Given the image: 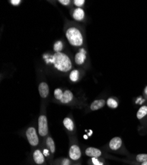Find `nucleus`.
I'll return each instance as SVG.
<instances>
[{
	"label": "nucleus",
	"instance_id": "f257e3e1",
	"mask_svg": "<svg viewBox=\"0 0 147 165\" xmlns=\"http://www.w3.org/2000/svg\"><path fill=\"white\" fill-rule=\"evenodd\" d=\"M43 58L47 64H52L60 72L66 73L72 68L70 58L63 52H56L52 55L44 54Z\"/></svg>",
	"mask_w": 147,
	"mask_h": 165
},
{
	"label": "nucleus",
	"instance_id": "f03ea898",
	"mask_svg": "<svg viewBox=\"0 0 147 165\" xmlns=\"http://www.w3.org/2000/svg\"><path fill=\"white\" fill-rule=\"evenodd\" d=\"M66 37L69 44L75 47H79L83 44V37L81 31L77 27H71L67 29Z\"/></svg>",
	"mask_w": 147,
	"mask_h": 165
},
{
	"label": "nucleus",
	"instance_id": "7ed1b4c3",
	"mask_svg": "<svg viewBox=\"0 0 147 165\" xmlns=\"http://www.w3.org/2000/svg\"><path fill=\"white\" fill-rule=\"evenodd\" d=\"M48 118L45 114H40L38 120V133L40 137L45 138L48 135Z\"/></svg>",
	"mask_w": 147,
	"mask_h": 165
},
{
	"label": "nucleus",
	"instance_id": "20e7f679",
	"mask_svg": "<svg viewBox=\"0 0 147 165\" xmlns=\"http://www.w3.org/2000/svg\"><path fill=\"white\" fill-rule=\"evenodd\" d=\"M38 135V133L34 127L31 126L27 128L26 131V137L29 144L32 147H37L39 145L40 139Z\"/></svg>",
	"mask_w": 147,
	"mask_h": 165
},
{
	"label": "nucleus",
	"instance_id": "39448f33",
	"mask_svg": "<svg viewBox=\"0 0 147 165\" xmlns=\"http://www.w3.org/2000/svg\"><path fill=\"white\" fill-rule=\"evenodd\" d=\"M82 152L79 146L77 144L71 145L69 150V157L71 161H77L81 158Z\"/></svg>",
	"mask_w": 147,
	"mask_h": 165
},
{
	"label": "nucleus",
	"instance_id": "423d86ee",
	"mask_svg": "<svg viewBox=\"0 0 147 165\" xmlns=\"http://www.w3.org/2000/svg\"><path fill=\"white\" fill-rule=\"evenodd\" d=\"M34 162L38 165H42L46 163V157L42 150L37 149L34 150L32 154Z\"/></svg>",
	"mask_w": 147,
	"mask_h": 165
},
{
	"label": "nucleus",
	"instance_id": "0eeeda50",
	"mask_svg": "<svg viewBox=\"0 0 147 165\" xmlns=\"http://www.w3.org/2000/svg\"><path fill=\"white\" fill-rule=\"evenodd\" d=\"M86 59V51L85 48H81L75 56V62L78 66L83 65Z\"/></svg>",
	"mask_w": 147,
	"mask_h": 165
},
{
	"label": "nucleus",
	"instance_id": "6e6552de",
	"mask_svg": "<svg viewBox=\"0 0 147 165\" xmlns=\"http://www.w3.org/2000/svg\"><path fill=\"white\" fill-rule=\"evenodd\" d=\"M85 155L91 158H97V157H102L103 152L102 151L95 147H88L85 150Z\"/></svg>",
	"mask_w": 147,
	"mask_h": 165
},
{
	"label": "nucleus",
	"instance_id": "1a4fd4ad",
	"mask_svg": "<svg viewBox=\"0 0 147 165\" xmlns=\"http://www.w3.org/2000/svg\"><path fill=\"white\" fill-rule=\"evenodd\" d=\"M109 147L111 150L117 151L122 146V139L120 137H115L111 139L109 143Z\"/></svg>",
	"mask_w": 147,
	"mask_h": 165
},
{
	"label": "nucleus",
	"instance_id": "9d476101",
	"mask_svg": "<svg viewBox=\"0 0 147 165\" xmlns=\"http://www.w3.org/2000/svg\"><path fill=\"white\" fill-rule=\"evenodd\" d=\"M38 92L40 96L42 98H46L48 97L50 92L48 85L46 82H41L38 86Z\"/></svg>",
	"mask_w": 147,
	"mask_h": 165
},
{
	"label": "nucleus",
	"instance_id": "9b49d317",
	"mask_svg": "<svg viewBox=\"0 0 147 165\" xmlns=\"http://www.w3.org/2000/svg\"><path fill=\"white\" fill-rule=\"evenodd\" d=\"M105 104H106V101H105L104 99L95 100V101H94L91 103L90 106V108L92 111H96L102 108Z\"/></svg>",
	"mask_w": 147,
	"mask_h": 165
},
{
	"label": "nucleus",
	"instance_id": "f8f14e48",
	"mask_svg": "<svg viewBox=\"0 0 147 165\" xmlns=\"http://www.w3.org/2000/svg\"><path fill=\"white\" fill-rule=\"evenodd\" d=\"M85 11L82 8H79L75 9L72 14L73 18L75 20L78 21H81L83 20L85 18Z\"/></svg>",
	"mask_w": 147,
	"mask_h": 165
},
{
	"label": "nucleus",
	"instance_id": "ddd939ff",
	"mask_svg": "<svg viewBox=\"0 0 147 165\" xmlns=\"http://www.w3.org/2000/svg\"><path fill=\"white\" fill-rule=\"evenodd\" d=\"M73 94L71 91L69 90L65 91L63 92V95L60 101V102L62 104H68L73 101Z\"/></svg>",
	"mask_w": 147,
	"mask_h": 165
},
{
	"label": "nucleus",
	"instance_id": "4468645a",
	"mask_svg": "<svg viewBox=\"0 0 147 165\" xmlns=\"http://www.w3.org/2000/svg\"><path fill=\"white\" fill-rule=\"evenodd\" d=\"M63 123L64 127L66 128L67 131L70 132H72L74 131V129H75L74 122L73 121L71 118L69 117L65 118L63 121Z\"/></svg>",
	"mask_w": 147,
	"mask_h": 165
},
{
	"label": "nucleus",
	"instance_id": "2eb2a0df",
	"mask_svg": "<svg viewBox=\"0 0 147 165\" xmlns=\"http://www.w3.org/2000/svg\"><path fill=\"white\" fill-rule=\"evenodd\" d=\"M46 145L47 148H48L51 152V155H54L56 152V145H55L54 139H53L51 137L48 136V138H46Z\"/></svg>",
	"mask_w": 147,
	"mask_h": 165
},
{
	"label": "nucleus",
	"instance_id": "dca6fc26",
	"mask_svg": "<svg viewBox=\"0 0 147 165\" xmlns=\"http://www.w3.org/2000/svg\"><path fill=\"white\" fill-rule=\"evenodd\" d=\"M146 115H147V106L146 105L142 106L137 112V118H138V120H140L144 118Z\"/></svg>",
	"mask_w": 147,
	"mask_h": 165
},
{
	"label": "nucleus",
	"instance_id": "f3484780",
	"mask_svg": "<svg viewBox=\"0 0 147 165\" xmlns=\"http://www.w3.org/2000/svg\"><path fill=\"white\" fill-rule=\"evenodd\" d=\"M89 162L91 165H105V159L102 157L91 158Z\"/></svg>",
	"mask_w": 147,
	"mask_h": 165
},
{
	"label": "nucleus",
	"instance_id": "a211bd4d",
	"mask_svg": "<svg viewBox=\"0 0 147 165\" xmlns=\"http://www.w3.org/2000/svg\"><path fill=\"white\" fill-rule=\"evenodd\" d=\"M106 104L108 107H110V108H112V109L117 108V107H118V105H119V103L118 102H117V100L112 97H110L108 98L107 101H106Z\"/></svg>",
	"mask_w": 147,
	"mask_h": 165
},
{
	"label": "nucleus",
	"instance_id": "6ab92c4d",
	"mask_svg": "<svg viewBox=\"0 0 147 165\" xmlns=\"http://www.w3.org/2000/svg\"><path fill=\"white\" fill-rule=\"evenodd\" d=\"M69 79L72 82H77L79 79V72L77 69H74L69 74Z\"/></svg>",
	"mask_w": 147,
	"mask_h": 165
},
{
	"label": "nucleus",
	"instance_id": "aec40b11",
	"mask_svg": "<svg viewBox=\"0 0 147 165\" xmlns=\"http://www.w3.org/2000/svg\"><path fill=\"white\" fill-rule=\"evenodd\" d=\"M135 161L138 163H141L143 162L147 161V154L145 153H141V154H138L135 158Z\"/></svg>",
	"mask_w": 147,
	"mask_h": 165
},
{
	"label": "nucleus",
	"instance_id": "412c9836",
	"mask_svg": "<svg viewBox=\"0 0 147 165\" xmlns=\"http://www.w3.org/2000/svg\"><path fill=\"white\" fill-rule=\"evenodd\" d=\"M63 48V43L61 40H57L54 44V50L56 52H61Z\"/></svg>",
	"mask_w": 147,
	"mask_h": 165
},
{
	"label": "nucleus",
	"instance_id": "4be33fe9",
	"mask_svg": "<svg viewBox=\"0 0 147 165\" xmlns=\"http://www.w3.org/2000/svg\"><path fill=\"white\" fill-rule=\"evenodd\" d=\"M63 92L61 89H60V88H57V89H56L54 90V97L56 100H57V101H60L62 97H63Z\"/></svg>",
	"mask_w": 147,
	"mask_h": 165
},
{
	"label": "nucleus",
	"instance_id": "5701e85b",
	"mask_svg": "<svg viewBox=\"0 0 147 165\" xmlns=\"http://www.w3.org/2000/svg\"><path fill=\"white\" fill-rule=\"evenodd\" d=\"M71 160L70 158H63L60 161L59 165H71Z\"/></svg>",
	"mask_w": 147,
	"mask_h": 165
},
{
	"label": "nucleus",
	"instance_id": "b1692460",
	"mask_svg": "<svg viewBox=\"0 0 147 165\" xmlns=\"http://www.w3.org/2000/svg\"><path fill=\"white\" fill-rule=\"evenodd\" d=\"M85 3V0H74L73 1V3L75 6H77V8H81V7H83Z\"/></svg>",
	"mask_w": 147,
	"mask_h": 165
},
{
	"label": "nucleus",
	"instance_id": "393cba45",
	"mask_svg": "<svg viewBox=\"0 0 147 165\" xmlns=\"http://www.w3.org/2000/svg\"><path fill=\"white\" fill-rule=\"evenodd\" d=\"M42 151L44 155L46 158H50L52 155L51 152L50 151V150L48 148H47V147H45V148H44L43 150H42Z\"/></svg>",
	"mask_w": 147,
	"mask_h": 165
},
{
	"label": "nucleus",
	"instance_id": "a878e982",
	"mask_svg": "<svg viewBox=\"0 0 147 165\" xmlns=\"http://www.w3.org/2000/svg\"><path fill=\"white\" fill-rule=\"evenodd\" d=\"M10 3L12 4L14 6H18V5L21 3V0H11L9 1Z\"/></svg>",
	"mask_w": 147,
	"mask_h": 165
},
{
	"label": "nucleus",
	"instance_id": "bb28decb",
	"mask_svg": "<svg viewBox=\"0 0 147 165\" xmlns=\"http://www.w3.org/2000/svg\"><path fill=\"white\" fill-rule=\"evenodd\" d=\"M58 2H60L63 5H66V6H67V5H69L70 4L71 1L70 0H59Z\"/></svg>",
	"mask_w": 147,
	"mask_h": 165
},
{
	"label": "nucleus",
	"instance_id": "cd10ccee",
	"mask_svg": "<svg viewBox=\"0 0 147 165\" xmlns=\"http://www.w3.org/2000/svg\"><path fill=\"white\" fill-rule=\"evenodd\" d=\"M139 165H147V161H145V162H143L141 163H139Z\"/></svg>",
	"mask_w": 147,
	"mask_h": 165
},
{
	"label": "nucleus",
	"instance_id": "c85d7f7f",
	"mask_svg": "<svg viewBox=\"0 0 147 165\" xmlns=\"http://www.w3.org/2000/svg\"><path fill=\"white\" fill-rule=\"evenodd\" d=\"M145 94L146 95H147V86L145 87Z\"/></svg>",
	"mask_w": 147,
	"mask_h": 165
},
{
	"label": "nucleus",
	"instance_id": "c756f323",
	"mask_svg": "<svg viewBox=\"0 0 147 165\" xmlns=\"http://www.w3.org/2000/svg\"><path fill=\"white\" fill-rule=\"evenodd\" d=\"M73 165H80V164H73Z\"/></svg>",
	"mask_w": 147,
	"mask_h": 165
},
{
	"label": "nucleus",
	"instance_id": "7c9ffc66",
	"mask_svg": "<svg viewBox=\"0 0 147 165\" xmlns=\"http://www.w3.org/2000/svg\"><path fill=\"white\" fill-rule=\"evenodd\" d=\"M51 165H54V164H51Z\"/></svg>",
	"mask_w": 147,
	"mask_h": 165
}]
</instances>
